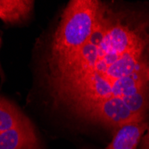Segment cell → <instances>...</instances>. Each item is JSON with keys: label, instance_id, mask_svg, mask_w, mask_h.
<instances>
[{"label": "cell", "instance_id": "7a4b0ae2", "mask_svg": "<svg viewBox=\"0 0 149 149\" xmlns=\"http://www.w3.org/2000/svg\"><path fill=\"white\" fill-rule=\"evenodd\" d=\"M104 5L96 0H72L64 8L50 45L47 62L82 48L96 30Z\"/></svg>", "mask_w": 149, "mask_h": 149}, {"label": "cell", "instance_id": "3957f363", "mask_svg": "<svg viewBox=\"0 0 149 149\" xmlns=\"http://www.w3.org/2000/svg\"><path fill=\"white\" fill-rule=\"evenodd\" d=\"M80 117L115 130L128 123L147 120L135 113L123 98L113 97L73 109Z\"/></svg>", "mask_w": 149, "mask_h": 149}, {"label": "cell", "instance_id": "8992f818", "mask_svg": "<svg viewBox=\"0 0 149 149\" xmlns=\"http://www.w3.org/2000/svg\"><path fill=\"white\" fill-rule=\"evenodd\" d=\"M34 7L31 0H0V19L7 24H19L28 20Z\"/></svg>", "mask_w": 149, "mask_h": 149}, {"label": "cell", "instance_id": "277c9868", "mask_svg": "<svg viewBox=\"0 0 149 149\" xmlns=\"http://www.w3.org/2000/svg\"><path fill=\"white\" fill-rule=\"evenodd\" d=\"M39 139L31 121L0 133V149H39Z\"/></svg>", "mask_w": 149, "mask_h": 149}, {"label": "cell", "instance_id": "5b68a950", "mask_svg": "<svg viewBox=\"0 0 149 149\" xmlns=\"http://www.w3.org/2000/svg\"><path fill=\"white\" fill-rule=\"evenodd\" d=\"M148 128L147 120L128 123L118 128L106 149H136Z\"/></svg>", "mask_w": 149, "mask_h": 149}, {"label": "cell", "instance_id": "9c48e42d", "mask_svg": "<svg viewBox=\"0 0 149 149\" xmlns=\"http://www.w3.org/2000/svg\"><path fill=\"white\" fill-rule=\"evenodd\" d=\"M145 73H146V79L149 82V63H147L146 67V70H145Z\"/></svg>", "mask_w": 149, "mask_h": 149}, {"label": "cell", "instance_id": "52a82bcc", "mask_svg": "<svg viewBox=\"0 0 149 149\" xmlns=\"http://www.w3.org/2000/svg\"><path fill=\"white\" fill-rule=\"evenodd\" d=\"M31 120L22 111L4 97H0V133L30 123Z\"/></svg>", "mask_w": 149, "mask_h": 149}, {"label": "cell", "instance_id": "30bf717a", "mask_svg": "<svg viewBox=\"0 0 149 149\" xmlns=\"http://www.w3.org/2000/svg\"><path fill=\"white\" fill-rule=\"evenodd\" d=\"M0 45H1V39H0ZM0 73H2V69H1V65H0Z\"/></svg>", "mask_w": 149, "mask_h": 149}, {"label": "cell", "instance_id": "ba28073f", "mask_svg": "<svg viewBox=\"0 0 149 149\" xmlns=\"http://www.w3.org/2000/svg\"><path fill=\"white\" fill-rule=\"evenodd\" d=\"M142 149H149V128L147 130V133L143 139L142 142Z\"/></svg>", "mask_w": 149, "mask_h": 149}, {"label": "cell", "instance_id": "6da1fadb", "mask_svg": "<svg viewBox=\"0 0 149 149\" xmlns=\"http://www.w3.org/2000/svg\"><path fill=\"white\" fill-rule=\"evenodd\" d=\"M149 47V21L108 13L103 6L96 30L79 50L48 62L50 88L90 74H101L130 53Z\"/></svg>", "mask_w": 149, "mask_h": 149}]
</instances>
